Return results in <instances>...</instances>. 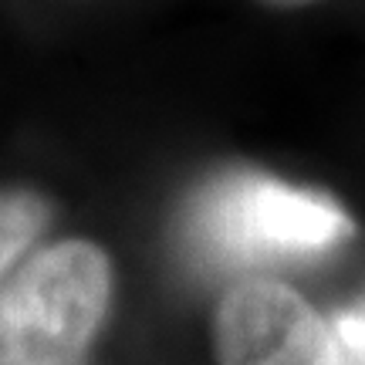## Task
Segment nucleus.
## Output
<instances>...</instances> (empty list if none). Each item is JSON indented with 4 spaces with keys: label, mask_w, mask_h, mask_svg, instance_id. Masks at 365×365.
<instances>
[{
    "label": "nucleus",
    "mask_w": 365,
    "mask_h": 365,
    "mask_svg": "<svg viewBox=\"0 0 365 365\" xmlns=\"http://www.w3.org/2000/svg\"><path fill=\"white\" fill-rule=\"evenodd\" d=\"M115 294L112 257L68 237L0 281V365H91Z\"/></svg>",
    "instance_id": "f257e3e1"
},
{
    "label": "nucleus",
    "mask_w": 365,
    "mask_h": 365,
    "mask_svg": "<svg viewBox=\"0 0 365 365\" xmlns=\"http://www.w3.org/2000/svg\"><path fill=\"white\" fill-rule=\"evenodd\" d=\"M355 234L345 210L325 193L261 173H234L196 200L193 240L220 267H271L314 261Z\"/></svg>",
    "instance_id": "f03ea898"
},
{
    "label": "nucleus",
    "mask_w": 365,
    "mask_h": 365,
    "mask_svg": "<svg viewBox=\"0 0 365 365\" xmlns=\"http://www.w3.org/2000/svg\"><path fill=\"white\" fill-rule=\"evenodd\" d=\"M213 355L217 365H349L325 318L294 287L261 274L223 291Z\"/></svg>",
    "instance_id": "7ed1b4c3"
},
{
    "label": "nucleus",
    "mask_w": 365,
    "mask_h": 365,
    "mask_svg": "<svg viewBox=\"0 0 365 365\" xmlns=\"http://www.w3.org/2000/svg\"><path fill=\"white\" fill-rule=\"evenodd\" d=\"M54 220L48 196L34 190H0V281L24 261Z\"/></svg>",
    "instance_id": "20e7f679"
},
{
    "label": "nucleus",
    "mask_w": 365,
    "mask_h": 365,
    "mask_svg": "<svg viewBox=\"0 0 365 365\" xmlns=\"http://www.w3.org/2000/svg\"><path fill=\"white\" fill-rule=\"evenodd\" d=\"M328 325L335 331L349 365H365V294H359L352 304L331 314Z\"/></svg>",
    "instance_id": "39448f33"
},
{
    "label": "nucleus",
    "mask_w": 365,
    "mask_h": 365,
    "mask_svg": "<svg viewBox=\"0 0 365 365\" xmlns=\"http://www.w3.org/2000/svg\"><path fill=\"white\" fill-rule=\"evenodd\" d=\"M267 7H277V11H294V7H308V4H318V0H261Z\"/></svg>",
    "instance_id": "423d86ee"
}]
</instances>
